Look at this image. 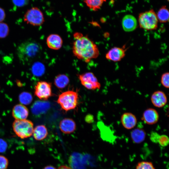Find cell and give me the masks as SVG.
<instances>
[{
	"instance_id": "obj_1",
	"label": "cell",
	"mask_w": 169,
	"mask_h": 169,
	"mask_svg": "<svg viewBox=\"0 0 169 169\" xmlns=\"http://www.w3.org/2000/svg\"><path fill=\"white\" fill-rule=\"evenodd\" d=\"M74 36L75 40L73 44V52L77 58L88 62L98 56L99 52L97 45L88 37L79 33H75Z\"/></svg>"
},
{
	"instance_id": "obj_2",
	"label": "cell",
	"mask_w": 169,
	"mask_h": 169,
	"mask_svg": "<svg viewBox=\"0 0 169 169\" xmlns=\"http://www.w3.org/2000/svg\"><path fill=\"white\" fill-rule=\"evenodd\" d=\"M40 50V47L35 42L28 40L20 44L17 50L19 59L23 62H28L34 58Z\"/></svg>"
},
{
	"instance_id": "obj_3",
	"label": "cell",
	"mask_w": 169,
	"mask_h": 169,
	"mask_svg": "<svg viewBox=\"0 0 169 169\" xmlns=\"http://www.w3.org/2000/svg\"><path fill=\"white\" fill-rule=\"evenodd\" d=\"M78 101L77 93L72 90H68L59 95L57 102L63 110L67 111L75 109L77 105Z\"/></svg>"
},
{
	"instance_id": "obj_4",
	"label": "cell",
	"mask_w": 169,
	"mask_h": 169,
	"mask_svg": "<svg viewBox=\"0 0 169 169\" xmlns=\"http://www.w3.org/2000/svg\"><path fill=\"white\" fill-rule=\"evenodd\" d=\"M12 127L15 134L21 139L27 138L33 135V124L29 120H15Z\"/></svg>"
},
{
	"instance_id": "obj_5",
	"label": "cell",
	"mask_w": 169,
	"mask_h": 169,
	"mask_svg": "<svg viewBox=\"0 0 169 169\" xmlns=\"http://www.w3.org/2000/svg\"><path fill=\"white\" fill-rule=\"evenodd\" d=\"M138 21L140 27L145 29L153 30L157 28L158 20L152 9L140 13Z\"/></svg>"
},
{
	"instance_id": "obj_6",
	"label": "cell",
	"mask_w": 169,
	"mask_h": 169,
	"mask_svg": "<svg viewBox=\"0 0 169 169\" xmlns=\"http://www.w3.org/2000/svg\"><path fill=\"white\" fill-rule=\"evenodd\" d=\"M24 21L27 24L39 26L43 24L44 19L42 12L38 8L34 7L27 11L24 15Z\"/></svg>"
},
{
	"instance_id": "obj_7",
	"label": "cell",
	"mask_w": 169,
	"mask_h": 169,
	"mask_svg": "<svg viewBox=\"0 0 169 169\" xmlns=\"http://www.w3.org/2000/svg\"><path fill=\"white\" fill-rule=\"evenodd\" d=\"M51 84L41 81L35 86L34 95L40 99L46 100L52 95Z\"/></svg>"
},
{
	"instance_id": "obj_8",
	"label": "cell",
	"mask_w": 169,
	"mask_h": 169,
	"mask_svg": "<svg viewBox=\"0 0 169 169\" xmlns=\"http://www.w3.org/2000/svg\"><path fill=\"white\" fill-rule=\"evenodd\" d=\"M79 79L82 84L87 89H99L101 86L97 78L92 72H87L79 74Z\"/></svg>"
},
{
	"instance_id": "obj_9",
	"label": "cell",
	"mask_w": 169,
	"mask_h": 169,
	"mask_svg": "<svg viewBox=\"0 0 169 169\" xmlns=\"http://www.w3.org/2000/svg\"><path fill=\"white\" fill-rule=\"evenodd\" d=\"M12 115L15 120L26 119L29 114L28 108L22 104L15 105L12 110Z\"/></svg>"
},
{
	"instance_id": "obj_10",
	"label": "cell",
	"mask_w": 169,
	"mask_h": 169,
	"mask_svg": "<svg viewBox=\"0 0 169 169\" xmlns=\"http://www.w3.org/2000/svg\"><path fill=\"white\" fill-rule=\"evenodd\" d=\"M125 51L124 48L114 47L106 54L105 57L107 59L114 62L119 61L125 56Z\"/></svg>"
},
{
	"instance_id": "obj_11",
	"label": "cell",
	"mask_w": 169,
	"mask_h": 169,
	"mask_svg": "<svg viewBox=\"0 0 169 169\" xmlns=\"http://www.w3.org/2000/svg\"><path fill=\"white\" fill-rule=\"evenodd\" d=\"M151 100L155 106L161 108L166 104L167 98L163 92L159 90L156 91L152 94L151 97Z\"/></svg>"
},
{
	"instance_id": "obj_12",
	"label": "cell",
	"mask_w": 169,
	"mask_h": 169,
	"mask_svg": "<svg viewBox=\"0 0 169 169\" xmlns=\"http://www.w3.org/2000/svg\"><path fill=\"white\" fill-rule=\"evenodd\" d=\"M142 118L144 121L148 125H153L158 120L159 115L157 111L152 108L146 109L143 112Z\"/></svg>"
},
{
	"instance_id": "obj_13",
	"label": "cell",
	"mask_w": 169,
	"mask_h": 169,
	"mask_svg": "<svg viewBox=\"0 0 169 169\" xmlns=\"http://www.w3.org/2000/svg\"><path fill=\"white\" fill-rule=\"evenodd\" d=\"M121 121L125 128L129 130L133 128L136 125L137 120L136 116L132 113L126 112L121 116Z\"/></svg>"
},
{
	"instance_id": "obj_14",
	"label": "cell",
	"mask_w": 169,
	"mask_h": 169,
	"mask_svg": "<svg viewBox=\"0 0 169 169\" xmlns=\"http://www.w3.org/2000/svg\"><path fill=\"white\" fill-rule=\"evenodd\" d=\"M59 127L61 131L65 134H70L76 130V125L72 119L65 118L60 122Z\"/></svg>"
},
{
	"instance_id": "obj_15",
	"label": "cell",
	"mask_w": 169,
	"mask_h": 169,
	"mask_svg": "<svg viewBox=\"0 0 169 169\" xmlns=\"http://www.w3.org/2000/svg\"><path fill=\"white\" fill-rule=\"evenodd\" d=\"M122 25L124 30L131 32L135 30L137 27V22L136 18L131 15H125L123 18Z\"/></svg>"
},
{
	"instance_id": "obj_16",
	"label": "cell",
	"mask_w": 169,
	"mask_h": 169,
	"mask_svg": "<svg viewBox=\"0 0 169 169\" xmlns=\"http://www.w3.org/2000/svg\"><path fill=\"white\" fill-rule=\"evenodd\" d=\"M46 43L49 48L54 50H58L62 47L63 40L59 35L56 34H52L47 37Z\"/></svg>"
},
{
	"instance_id": "obj_17",
	"label": "cell",
	"mask_w": 169,
	"mask_h": 169,
	"mask_svg": "<svg viewBox=\"0 0 169 169\" xmlns=\"http://www.w3.org/2000/svg\"><path fill=\"white\" fill-rule=\"evenodd\" d=\"M131 136L133 142L139 144L143 142L146 136L145 131L141 128H137L133 130L131 132Z\"/></svg>"
},
{
	"instance_id": "obj_18",
	"label": "cell",
	"mask_w": 169,
	"mask_h": 169,
	"mask_svg": "<svg viewBox=\"0 0 169 169\" xmlns=\"http://www.w3.org/2000/svg\"><path fill=\"white\" fill-rule=\"evenodd\" d=\"M48 135L47 128L44 125H39L33 129V135L37 141H41L44 139Z\"/></svg>"
},
{
	"instance_id": "obj_19",
	"label": "cell",
	"mask_w": 169,
	"mask_h": 169,
	"mask_svg": "<svg viewBox=\"0 0 169 169\" xmlns=\"http://www.w3.org/2000/svg\"><path fill=\"white\" fill-rule=\"evenodd\" d=\"M69 79L65 74H60L57 75L54 79V84L58 88L63 89L68 84Z\"/></svg>"
},
{
	"instance_id": "obj_20",
	"label": "cell",
	"mask_w": 169,
	"mask_h": 169,
	"mask_svg": "<svg viewBox=\"0 0 169 169\" xmlns=\"http://www.w3.org/2000/svg\"><path fill=\"white\" fill-rule=\"evenodd\" d=\"M158 20L160 23H165L169 21V11L166 6L162 7L156 14Z\"/></svg>"
},
{
	"instance_id": "obj_21",
	"label": "cell",
	"mask_w": 169,
	"mask_h": 169,
	"mask_svg": "<svg viewBox=\"0 0 169 169\" xmlns=\"http://www.w3.org/2000/svg\"><path fill=\"white\" fill-rule=\"evenodd\" d=\"M106 0H84L87 6L91 10L96 11L100 9Z\"/></svg>"
},
{
	"instance_id": "obj_22",
	"label": "cell",
	"mask_w": 169,
	"mask_h": 169,
	"mask_svg": "<svg viewBox=\"0 0 169 169\" xmlns=\"http://www.w3.org/2000/svg\"><path fill=\"white\" fill-rule=\"evenodd\" d=\"M19 100L22 105H28L32 101L33 97L28 92H23L19 95Z\"/></svg>"
},
{
	"instance_id": "obj_23",
	"label": "cell",
	"mask_w": 169,
	"mask_h": 169,
	"mask_svg": "<svg viewBox=\"0 0 169 169\" xmlns=\"http://www.w3.org/2000/svg\"><path fill=\"white\" fill-rule=\"evenodd\" d=\"M45 70L44 65L40 62H38L33 65L32 72L35 75L37 76H40L44 74Z\"/></svg>"
},
{
	"instance_id": "obj_24",
	"label": "cell",
	"mask_w": 169,
	"mask_h": 169,
	"mask_svg": "<svg viewBox=\"0 0 169 169\" xmlns=\"http://www.w3.org/2000/svg\"><path fill=\"white\" fill-rule=\"evenodd\" d=\"M33 106L40 108L33 112L34 114H39L45 112L49 108V104L46 102H37L34 104Z\"/></svg>"
},
{
	"instance_id": "obj_25",
	"label": "cell",
	"mask_w": 169,
	"mask_h": 169,
	"mask_svg": "<svg viewBox=\"0 0 169 169\" xmlns=\"http://www.w3.org/2000/svg\"><path fill=\"white\" fill-rule=\"evenodd\" d=\"M9 28L8 25L3 22L0 23V38H3L8 36Z\"/></svg>"
},
{
	"instance_id": "obj_26",
	"label": "cell",
	"mask_w": 169,
	"mask_h": 169,
	"mask_svg": "<svg viewBox=\"0 0 169 169\" xmlns=\"http://www.w3.org/2000/svg\"><path fill=\"white\" fill-rule=\"evenodd\" d=\"M136 169H156L153 163L148 161H143L139 162Z\"/></svg>"
},
{
	"instance_id": "obj_27",
	"label": "cell",
	"mask_w": 169,
	"mask_h": 169,
	"mask_svg": "<svg viewBox=\"0 0 169 169\" xmlns=\"http://www.w3.org/2000/svg\"><path fill=\"white\" fill-rule=\"evenodd\" d=\"M158 143L161 146H167L169 143V138L168 136L165 135H160Z\"/></svg>"
},
{
	"instance_id": "obj_28",
	"label": "cell",
	"mask_w": 169,
	"mask_h": 169,
	"mask_svg": "<svg viewBox=\"0 0 169 169\" xmlns=\"http://www.w3.org/2000/svg\"><path fill=\"white\" fill-rule=\"evenodd\" d=\"M169 73L166 72L162 74L161 78V83L162 84L167 88L169 87Z\"/></svg>"
},
{
	"instance_id": "obj_29",
	"label": "cell",
	"mask_w": 169,
	"mask_h": 169,
	"mask_svg": "<svg viewBox=\"0 0 169 169\" xmlns=\"http://www.w3.org/2000/svg\"><path fill=\"white\" fill-rule=\"evenodd\" d=\"M8 164V159L3 155H0V169H7Z\"/></svg>"
},
{
	"instance_id": "obj_30",
	"label": "cell",
	"mask_w": 169,
	"mask_h": 169,
	"mask_svg": "<svg viewBox=\"0 0 169 169\" xmlns=\"http://www.w3.org/2000/svg\"><path fill=\"white\" fill-rule=\"evenodd\" d=\"M13 4L18 7H22L28 4L29 0H12Z\"/></svg>"
},
{
	"instance_id": "obj_31",
	"label": "cell",
	"mask_w": 169,
	"mask_h": 169,
	"mask_svg": "<svg viewBox=\"0 0 169 169\" xmlns=\"http://www.w3.org/2000/svg\"><path fill=\"white\" fill-rule=\"evenodd\" d=\"M160 135L157 132L151 131V133L150 139L151 141L154 143H158Z\"/></svg>"
},
{
	"instance_id": "obj_32",
	"label": "cell",
	"mask_w": 169,
	"mask_h": 169,
	"mask_svg": "<svg viewBox=\"0 0 169 169\" xmlns=\"http://www.w3.org/2000/svg\"><path fill=\"white\" fill-rule=\"evenodd\" d=\"M8 147L7 142L3 139L0 138V153L5 152Z\"/></svg>"
},
{
	"instance_id": "obj_33",
	"label": "cell",
	"mask_w": 169,
	"mask_h": 169,
	"mask_svg": "<svg viewBox=\"0 0 169 169\" xmlns=\"http://www.w3.org/2000/svg\"><path fill=\"white\" fill-rule=\"evenodd\" d=\"M6 14L4 10L0 7V23L2 22L5 19Z\"/></svg>"
},
{
	"instance_id": "obj_34",
	"label": "cell",
	"mask_w": 169,
	"mask_h": 169,
	"mask_svg": "<svg viewBox=\"0 0 169 169\" xmlns=\"http://www.w3.org/2000/svg\"><path fill=\"white\" fill-rule=\"evenodd\" d=\"M57 169H72L71 167L66 165L60 166Z\"/></svg>"
},
{
	"instance_id": "obj_35",
	"label": "cell",
	"mask_w": 169,
	"mask_h": 169,
	"mask_svg": "<svg viewBox=\"0 0 169 169\" xmlns=\"http://www.w3.org/2000/svg\"><path fill=\"white\" fill-rule=\"evenodd\" d=\"M43 169H57L54 166L49 165L44 167Z\"/></svg>"
},
{
	"instance_id": "obj_36",
	"label": "cell",
	"mask_w": 169,
	"mask_h": 169,
	"mask_svg": "<svg viewBox=\"0 0 169 169\" xmlns=\"http://www.w3.org/2000/svg\"><path fill=\"white\" fill-rule=\"evenodd\" d=\"M167 1H169V0H167Z\"/></svg>"
}]
</instances>
